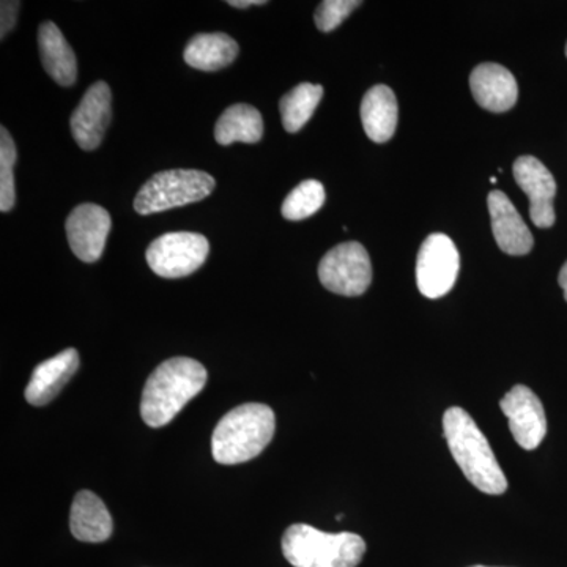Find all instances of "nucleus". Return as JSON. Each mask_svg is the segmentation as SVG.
I'll list each match as a JSON object with an SVG mask.
<instances>
[{
    "label": "nucleus",
    "instance_id": "1",
    "mask_svg": "<svg viewBox=\"0 0 567 567\" xmlns=\"http://www.w3.org/2000/svg\"><path fill=\"white\" fill-rule=\"evenodd\" d=\"M208 374L199 361L171 358L153 371L142 393L141 415L151 427L169 424L204 390Z\"/></svg>",
    "mask_w": 567,
    "mask_h": 567
},
{
    "label": "nucleus",
    "instance_id": "2",
    "mask_svg": "<svg viewBox=\"0 0 567 567\" xmlns=\"http://www.w3.org/2000/svg\"><path fill=\"white\" fill-rule=\"evenodd\" d=\"M443 431L454 461L466 480L488 495L505 494L507 480L494 451L475 420L464 409L453 406L443 416Z\"/></svg>",
    "mask_w": 567,
    "mask_h": 567
},
{
    "label": "nucleus",
    "instance_id": "3",
    "mask_svg": "<svg viewBox=\"0 0 567 567\" xmlns=\"http://www.w3.org/2000/svg\"><path fill=\"white\" fill-rule=\"evenodd\" d=\"M275 423V412L268 405L245 404L230 410L213 432V458L223 465L251 461L274 439Z\"/></svg>",
    "mask_w": 567,
    "mask_h": 567
},
{
    "label": "nucleus",
    "instance_id": "4",
    "mask_svg": "<svg viewBox=\"0 0 567 567\" xmlns=\"http://www.w3.org/2000/svg\"><path fill=\"white\" fill-rule=\"evenodd\" d=\"M363 537L354 533H324L295 524L282 536V554L293 567H357L364 557Z\"/></svg>",
    "mask_w": 567,
    "mask_h": 567
},
{
    "label": "nucleus",
    "instance_id": "5",
    "mask_svg": "<svg viewBox=\"0 0 567 567\" xmlns=\"http://www.w3.org/2000/svg\"><path fill=\"white\" fill-rule=\"evenodd\" d=\"M215 186V178L204 171H163L145 182L134 199V208L140 215H153L199 203L210 196Z\"/></svg>",
    "mask_w": 567,
    "mask_h": 567
},
{
    "label": "nucleus",
    "instance_id": "6",
    "mask_svg": "<svg viewBox=\"0 0 567 567\" xmlns=\"http://www.w3.org/2000/svg\"><path fill=\"white\" fill-rule=\"evenodd\" d=\"M210 254V244L196 233H169L148 246L145 259L153 274L177 279L199 270Z\"/></svg>",
    "mask_w": 567,
    "mask_h": 567
},
{
    "label": "nucleus",
    "instance_id": "7",
    "mask_svg": "<svg viewBox=\"0 0 567 567\" xmlns=\"http://www.w3.org/2000/svg\"><path fill=\"white\" fill-rule=\"evenodd\" d=\"M324 289L344 297H360L372 282V265L364 246L347 241L324 254L319 265Z\"/></svg>",
    "mask_w": 567,
    "mask_h": 567
},
{
    "label": "nucleus",
    "instance_id": "8",
    "mask_svg": "<svg viewBox=\"0 0 567 567\" xmlns=\"http://www.w3.org/2000/svg\"><path fill=\"white\" fill-rule=\"evenodd\" d=\"M461 270V256L445 234H432L421 245L416 260V284L425 298L445 297L453 290Z\"/></svg>",
    "mask_w": 567,
    "mask_h": 567
},
{
    "label": "nucleus",
    "instance_id": "9",
    "mask_svg": "<svg viewBox=\"0 0 567 567\" xmlns=\"http://www.w3.org/2000/svg\"><path fill=\"white\" fill-rule=\"evenodd\" d=\"M509 420L511 434L517 445L533 451L543 443L547 434V417L543 402L528 386L517 385L499 402Z\"/></svg>",
    "mask_w": 567,
    "mask_h": 567
},
{
    "label": "nucleus",
    "instance_id": "10",
    "mask_svg": "<svg viewBox=\"0 0 567 567\" xmlns=\"http://www.w3.org/2000/svg\"><path fill=\"white\" fill-rule=\"evenodd\" d=\"M111 215L95 204L78 205L66 218V238L71 251L82 262L93 264L103 256L111 230Z\"/></svg>",
    "mask_w": 567,
    "mask_h": 567
},
{
    "label": "nucleus",
    "instance_id": "11",
    "mask_svg": "<svg viewBox=\"0 0 567 567\" xmlns=\"http://www.w3.org/2000/svg\"><path fill=\"white\" fill-rule=\"evenodd\" d=\"M111 102L110 85L103 81L95 82L82 96L70 118L71 133L82 151H95L102 145L111 123Z\"/></svg>",
    "mask_w": 567,
    "mask_h": 567
},
{
    "label": "nucleus",
    "instance_id": "12",
    "mask_svg": "<svg viewBox=\"0 0 567 567\" xmlns=\"http://www.w3.org/2000/svg\"><path fill=\"white\" fill-rule=\"evenodd\" d=\"M514 177L529 197V216L535 226L540 229L554 226L557 183L550 171L535 156H520L514 163Z\"/></svg>",
    "mask_w": 567,
    "mask_h": 567
},
{
    "label": "nucleus",
    "instance_id": "13",
    "mask_svg": "<svg viewBox=\"0 0 567 567\" xmlns=\"http://www.w3.org/2000/svg\"><path fill=\"white\" fill-rule=\"evenodd\" d=\"M492 230L496 245L509 256H525L532 251L535 240L520 213L502 192H492L487 197Z\"/></svg>",
    "mask_w": 567,
    "mask_h": 567
},
{
    "label": "nucleus",
    "instance_id": "14",
    "mask_svg": "<svg viewBox=\"0 0 567 567\" xmlns=\"http://www.w3.org/2000/svg\"><path fill=\"white\" fill-rule=\"evenodd\" d=\"M470 87L481 107L491 112L513 110L517 103L518 87L516 78L505 66L496 63H483L473 70Z\"/></svg>",
    "mask_w": 567,
    "mask_h": 567
},
{
    "label": "nucleus",
    "instance_id": "15",
    "mask_svg": "<svg viewBox=\"0 0 567 567\" xmlns=\"http://www.w3.org/2000/svg\"><path fill=\"white\" fill-rule=\"evenodd\" d=\"M80 368V353L66 349L50 360L43 361L33 369L31 382L25 388V399L29 404L41 406L50 404L66 382Z\"/></svg>",
    "mask_w": 567,
    "mask_h": 567
},
{
    "label": "nucleus",
    "instance_id": "16",
    "mask_svg": "<svg viewBox=\"0 0 567 567\" xmlns=\"http://www.w3.org/2000/svg\"><path fill=\"white\" fill-rule=\"evenodd\" d=\"M70 528L82 543H104L112 535V518L99 495L81 491L71 506Z\"/></svg>",
    "mask_w": 567,
    "mask_h": 567
},
{
    "label": "nucleus",
    "instance_id": "17",
    "mask_svg": "<svg viewBox=\"0 0 567 567\" xmlns=\"http://www.w3.org/2000/svg\"><path fill=\"white\" fill-rule=\"evenodd\" d=\"M39 47L41 63L52 80L63 87L73 85L78 78L76 55L54 22L40 25Z\"/></svg>",
    "mask_w": 567,
    "mask_h": 567
},
{
    "label": "nucleus",
    "instance_id": "18",
    "mask_svg": "<svg viewBox=\"0 0 567 567\" xmlns=\"http://www.w3.org/2000/svg\"><path fill=\"white\" fill-rule=\"evenodd\" d=\"M399 107L394 92L386 85H375L361 103V121L369 140L383 144L394 136Z\"/></svg>",
    "mask_w": 567,
    "mask_h": 567
},
{
    "label": "nucleus",
    "instance_id": "19",
    "mask_svg": "<svg viewBox=\"0 0 567 567\" xmlns=\"http://www.w3.org/2000/svg\"><path fill=\"white\" fill-rule=\"evenodd\" d=\"M238 43L226 33H199L186 47L185 62L200 71L226 69L237 59Z\"/></svg>",
    "mask_w": 567,
    "mask_h": 567
},
{
    "label": "nucleus",
    "instance_id": "20",
    "mask_svg": "<svg viewBox=\"0 0 567 567\" xmlns=\"http://www.w3.org/2000/svg\"><path fill=\"white\" fill-rule=\"evenodd\" d=\"M262 136V115L251 104H234L227 107L216 122L215 140L221 145H230L234 142L256 144Z\"/></svg>",
    "mask_w": 567,
    "mask_h": 567
},
{
    "label": "nucleus",
    "instance_id": "21",
    "mask_svg": "<svg viewBox=\"0 0 567 567\" xmlns=\"http://www.w3.org/2000/svg\"><path fill=\"white\" fill-rule=\"evenodd\" d=\"M322 96V85L309 84V82H303V84L297 85L292 91L286 93L279 102V111H281L282 125L286 132H300L315 114Z\"/></svg>",
    "mask_w": 567,
    "mask_h": 567
},
{
    "label": "nucleus",
    "instance_id": "22",
    "mask_svg": "<svg viewBox=\"0 0 567 567\" xmlns=\"http://www.w3.org/2000/svg\"><path fill=\"white\" fill-rule=\"evenodd\" d=\"M324 188L317 181L301 182L293 192L289 193L282 204V216L289 221H301L309 218L323 207Z\"/></svg>",
    "mask_w": 567,
    "mask_h": 567
},
{
    "label": "nucleus",
    "instance_id": "23",
    "mask_svg": "<svg viewBox=\"0 0 567 567\" xmlns=\"http://www.w3.org/2000/svg\"><path fill=\"white\" fill-rule=\"evenodd\" d=\"M18 159L17 145L6 126L0 128V212L7 213L17 203L14 192V163Z\"/></svg>",
    "mask_w": 567,
    "mask_h": 567
},
{
    "label": "nucleus",
    "instance_id": "24",
    "mask_svg": "<svg viewBox=\"0 0 567 567\" xmlns=\"http://www.w3.org/2000/svg\"><path fill=\"white\" fill-rule=\"evenodd\" d=\"M360 6L358 0H324L316 11V25L322 32L334 31Z\"/></svg>",
    "mask_w": 567,
    "mask_h": 567
},
{
    "label": "nucleus",
    "instance_id": "25",
    "mask_svg": "<svg viewBox=\"0 0 567 567\" xmlns=\"http://www.w3.org/2000/svg\"><path fill=\"white\" fill-rule=\"evenodd\" d=\"M21 3L20 2H7V0H3L2 2V28H0V35H2V39H6L7 33L11 31V29L14 28V24H17V18H18V11H20Z\"/></svg>",
    "mask_w": 567,
    "mask_h": 567
},
{
    "label": "nucleus",
    "instance_id": "26",
    "mask_svg": "<svg viewBox=\"0 0 567 567\" xmlns=\"http://www.w3.org/2000/svg\"><path fill=\"white\" fill-rule=\"evenodd\" d=\"M230 7H235V9H248L251 6H265V0H230Z\"/></svg>",
    "mask_w": 567,
    "mask_h": 567
},
{
    "label": "nucleus",
    "instance_id": "27",
    "mask_svg": "<svg viewBox=\"0 0 567 567\" xmlns=\"http://www.w3.org/2000/svg\"><path fill=\"white\" fill-rule=\"evenodd\" d=\"M558 282L559 287L563 289V292H565V298L567 301V262L563 265L561 271H559Z\"/></svg>",
    "mask_w": 567,
    "mask_h": 567
},
{
    "label": "nucleus",
    "instance_id": "28",
    "mask_svg": "<svg viewBox=\"0 0 567 567\" xmlns=\"http://www.w3.org/2000/svg\"><path fill=\"white\" fill-rule=\"evenodd\" d=\"M472 567H488V566H472Z\"/></svg>",
    "mask_w": 567,
    "mask_h": 567
},
{
    "label": "nucleus",
    "instance_id": "29",
    "mask_svg": "<svg viewBox=\"0 0 567 567\" xmlns=\"http://www.w3.org/2000/svg\"><path fill=\"white\" fill-rule=\"evenodd\" d=\"M566 55H567V44H566Z\"/></svg>",
    "mask_w": 567,
    "mask_h": 567
}]
</instances>
